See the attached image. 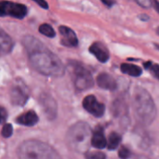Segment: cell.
Segmentation results:
<instances>
[{
    "label": "cell",
    "mask_w": 159,
    "mask_h": 159,
    "mask_svg": "<svg viewBox=\"0 0 159 159\" xmlns=\"http://www.w3.org/2000/svg\"><path fill=\"white\" fill-rule=\"evenodd\" d=\"M91 145L97 149H102L107 145V141L104 137L103 130L101 128H97L91 137Z\"/></svg>",
    "instance_id": "7c38bea8"
},
{
    "label": "cell",
    "mask_w": 159,
    "mask_h": 159,
    "mask_svg": "<svg viewBox=\"0 0 159 159\" xmlns=\"http://www.w3.org/2000/svg\"><path fill=\"white\" fill-rule=\"evenodd\" d=\"M12 48V41L10 37L0 29V53H8Z\"/></svg>",
    "instance_id": "5bb4252c"
},
{
    "label": "cell",
    "mask_w": 159,
    "mask_h": 159,
    "mask_svg": "<svg viewBox=\"0 0 159 159\" xmlns=\"http://www.w3.org/2000/svg\"><path fill=\"white\" fill-rule=\"evenodd\" d=\"M12 132H13V129L10 124H6L2 129V136L5 138L10 137L12 135Z\"/></svg>",
    "instance_id": "d6986e66"
},
{
    "label": "cell",
    "mask_w": 159,
    "mask_h": 159,
    "mask_svg": "<svg viewBox=\"0 0 159 159\" xmlns=\"http://www.w3.org/2000/svg\"><path fill=\"white\" fill-rule=\"evenodd\" d=\"M29 42L30 44L27 47L29 48V53L31 52L30 61L34 68L48 75H61L63 66L59 59L42 46H33L30 39Z\"/></svg>",
    "instance_id": "6da1fadb"
},
{
    "label": "cell",
    "mask_w": 159,
    "mask_h": 159,
    "mask_svg": "<svg viewBox=\"0 0 159 159\" xmlns=\"http://www.w3.org/2000/svg\"><path fill=\"white\" fill-rule=\"evenodd\" d=\"M68 143L74 150L82 151L88 146V142L90 137V129L85 123H78L69 130Z\"/></svg>",
    "instance_id": "3957f363"
},
{
    "label": "cell",
    "mask_w": 159,
    "mask_h": 159,
    "mask_svg": "<svg viewBox=\"0 0 159 159\" xmlns=\"http://www.w3.org/2000/svg\"><path fill=\"white\" fill-rule=\"evenodd\" d=\"M37 122H38V116L33 111H29V112L20 116L17 118V123H19L20 125L28 126V127H32V126L35 125Z\"/></svg>",
    "instance_id": "4fadbf2b"
},
{
    "label": "cell",
    "mask_w": 159,
    "mask_h": 159,
    "mask_svg": "<svg viewBox=\"0 0 159 159\" xmlns=\"http://www.w3.org/2000/svg\"><path fill=\"white\" fill-rule=\"evenodd\" d=\"M35 2H36L38 5H40L43 8H48V3H47L45 0H35Z\"/></svg>",
    "instance_id": "44dd1931"
},
{
    "label": "cell",
    "mask_w": 159,
    "mask_h": 159,
    "mask_svg": "<svg viewBox=\"0 0 159 159\" xmlns=\"http://www.w3.org/2000/svg\"><path fill=\"white\" fill-rule=\"evenodd\" d=\"M87 159H105V155L102 152H89L86 155Z\"/></svg>",
    "instance_id": "ac0fdd59"
},
{
    "label": "cell",
    "mask_w": 159,
    "mask_h": 159,
    "mask_svg": "<svg viewBox=\"0 0 159 159\" xmlns=\"http://www.w3.org/2000/svg\"><path fill=\"white\" fill-rule=\"evenodd\" d=\"M136 107L139 115L143 120H152L154 118L155 107L150 96L144 91H139L138 95L135 97Z\"/></svg>",
    "instance_id": "277c9868"
},
{
    "label": "cell",
    "mask_w": 159,
    "mask_h": 159,
    "mask_svg": "<svg viewBox=\"0 0 159 159\" xmlns=\"http://www.w3.org/2000/svg\"><path fill=\"white\" fill-rule=\"evenodd\" d=\"M118 156L121 159H128L129 157V151L125 146H122L118 151Z\"/></svg>",
    "instance_id": "ffe728a7"
},
{
    "label": "cell",
    "mask_w": 159,
    "mask_h": 159,
    "mask_svg": "<svg viewBox=\"0 0 159 159\" xmlns=\"http://www.w3.org/2000/svg\"><path fill=\"white\" fill-rule=\"evenodd\" d=\"M83 106L89 114L93 115L94 116L100 117L104 114V110H105L104 105L99 102L93 95H89L84 99Z\"/></svg>",
    "instance_id": "52a82bcc"
},
{
    "label": "cell",
    "mask_w": 159,
    "mask_h": 159,
    "mask_svg": "<svg viewBox=\"0 0 159 159\" xmlns=\"http://www.w3.org/2000/svg\"><path fill=\"white\" fill-rule=\"evenodd\" d=\"M157 34H159V27H158V28H157Z\"/></svg>",
    "instance_id": "d4e9b609"
},
{
    "label": "cell",
    "mask_w": 159,
    "mask_h": 159,
    "mask_svg": "<svg viewBox=\"0 0 159 159\" xmlns=\"http://www.w3.org/2000/svg\"><path fill=\"white\" fill-rule=\"evenodd\" d=\"M121 142V136L116 132H112L108 138V142H107V147L109 150H115L118 144Z\"/></svg>",
    "instance_id": "2e32d148"
},
{
    "label": "cell",
    "mask_w": 159,
    "mask_h": 159,
    "mask_svg": "<svg viewBox=\"0 0 159 159\" xmlns=\"http://www.w3.org/2000/svg\"><path fill=\"white\" fill-rule=\"evenodd\" d=\"M28 98L26 90L20 86H16L11 90V101L14 104L21 105L23 104Z\"/></svg>",
    "instance_id": "8fae6325"
},
{
    "label": "cell",
    "mask_w": 159,
    "mask_h": 159,
    "mask_svg": "<svg viewBox=\"0 0 159 159\" xmlns=\"http://www.w3.org/2000/svg\"><path fill=\"white\" fill-rule=\"evenodd\" d=\"M121 71L131 76H140L143 73L142 69L134 64H129V63H124L121 65Z\"/></svg>",
    "instance_id": "9a60e30c"
},
{
    "label": "cell",
    "mask_w": 159,
    "mask_h": 159,
    "mask_svg": "<svg viewBox=\"0 0 159 159\" xmlns=\"http://www.w3.org/2000/svg\"><path fill=\"white\" fill-rule=\"evenodd\" d=\"M89 51L100 61L101 62H106L109 59V53L107 49L101 43H94L89 48Z\"/></svg>",
    "instance_id": "30bf717a"
},
{
    "label": "cell",
    "mask_w": 159,
    "mask_h": 159,
    "mask_svg": "<svg viewBox=\"0 0 159 159\" xmlns=\"http://www.w3.org/2000/svg\"><path fill=\"white\" fill-rule=\"evenodd\" d=\"M4 116H5V113L2 112V109L0 108V123L4 120Z\"/></svg>",
    "instance_id": "7402d4cb"
},
{
    "label": "cell",
    "mask_w": 159,
    "mask_h": 159,
    "mask_svg": "<svg viewBox=\"0 0 159 159\" xmlns=\"http://www.w3.org/2000/svg\"><path fill=\"white\" fill-rule=\"evenodd\" d=\"M97 84L99 87L104 89H109V90H114L116 89V81L113 76H111L108 74H101L97 77Z\"/></svg>",
    "instance_id": "9c48e42d"
},
{
    "label": "cell",
    "mask_w": 159,
    "mask_h": 159,
    "mask_svg": "<svg viewBox=\"0 0 159 159\" xmlns=\"http://www.w3.org/2000/svg\"><path fill=\"white\" fill-rule=\"evenodd\" d=\"M27 14L24 5L12 2H0V16L9 15L16 19H22Z\"/></svg>",
    "instance_id": "8992f818"
},
{
    "label": "cell",
    "mask_w": 159,
    "mask_h": 159,
    "mask_svg": "<svg viewBox=\"0 0 159 159\" xmlns=\"http://www.w3.org/2000/svg\"><path fill=\"white\" fill-rule=\"evenodd\" d=\"M104 4H106V5H109V6H111L112 4H113V2H106V1H102Z\"/></svg>",
    "instance_id": "cb8c5ba5"
},
{
    "label": "cell",
    "mask_w": 159,
    "mask_h": 159,
    "mask_svg": "<svg viewBox=\"0 0 159 159\" xmlns=\"http://www.w3.org/2000/svg\"><path fill=\"white\" fill-rule=\"evenodd\" d=\"M60 33L62 35L61 38V43L64 46L67 47H75L78 43L76 35L73 30L66 26H61L60 27Z\"/></svg>",
    "instance_id": "ba28073f"
},
{
    "label": "cell",
    "mask_w": 159,
    "mask_h": 159,
    "mask_svg": "<svg viewBox=\"0 0 159 159\" xmlns=\"http://www.w3.org/2000/svg\"><path fill=\"white\" fill-rule=\"evenodd\" d=\"M74 82L77 89L85 90L90 88L93 84V80L90 73L82 66L74 67Z\"/></svg>",
    "instance_id": "5b68a950"
},
{
    "label": "cell",
    "mask_w": 159,
    "mask_h": 159,
    "mask_svg": "<svg viewBox=\"0 0 159 159\" xmlns=\"http://www.w3.org/2000/svg\"><path fill=\"white\" fill-rule=\"evenodd\" d=\"M19 156L20 159H60L53 148L35 141H28L21 144Z\"/></svg>",
    "instance_id": "7a4b0ae2"
},
{
    "label": "cell",
    "mask_w": 159,
    "mask_h": 159,
    "mask_svg": "<svg viewBox=\"0 0 159 159\" xmlns=\"http://www.w3.org/2000/svg\"><path fill=\"white\" fill-rule=\"evenodd\" d=\"M155 5H156V9L157 10V12H159V2H156Z\"/></svg>",
    "instance_id": "603a6c76"
},
{
    "label": "cell",
    "mask_w": 159,
    "mask_h": 159,
    "mask_svg": "<svg viewBox=\"0 0 159 159\" xmlns=\"http://www.w3.org/2000/svg\"><path fill=\"white\" fill-rule=\"evenodd\" d=\"M39 32L42 34H44V35H46L48 37H53V36H55V31L53 30V28L49 24H46L45 23V24L40 25Z\"/></svg>",
    "instance_id": "e0dca14e"
}]
</instances>
